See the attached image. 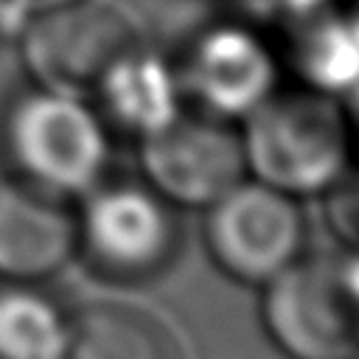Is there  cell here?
<instances>
[{"label": "cell", "instance_id": "obj_1", "mask_svg": "<svg viewBox=\"0 0 359 359\" xmlns=\"http://www.w3.org/2000/svg\"><path fill=\"white\" fill-rule=\"evenodd\" d=\"M109 126L79 95L28 81L0 107L6 177L62 202H79L109 165Z\"/></svg>", "mask_w": 359, "mask_h": 359}, {"label": "cell", "instance_id": "obj_2", "mask_svg": "<svg viewBox=\"0 0 359 359\" xmlns=\"http://www.w3.org/2000/svg\"><path fill=\"white\" fill-rule=\"evenodd\" d=\"M247 177L292 196H325L351 168L353 123L337 95L275 90L241 123Z\"/></svg>", "mask_w": 359, "mask_h": 359}, {"label": "cell", "instance_id": "obj_3", "mask_svg": "<svg viewBox=\"0 0 359 359\" xmlns=\"http://www.w3.org/2000/svg\"><path fill=\"white\" fill-rule=\"evenodd\" d=\"M177 208L143 180H101L76 202V258L118 286L160 278L177 261Z\"/></svg>", "mask_w": 359, "mask_h": 359}, {"label": "cell", "instance_id": "obj_4", "mask_svg": "<svg viewBox=\"0 0 359 359\" xmlns=\"http://www.w3.org/2000/svg\"><path fill=\"white\" fill-rule=\"evenodd\" d=\"M261 323L286 359H359V286L348 258L303 252L261 286Z\"/></svg>", "mask_w": 359, "mask_h": 359}, {"label": "cell", "instance_id": "obj_5", "mask_svg": "<svg viewBox=\"0 0 359 359\" xmlns=\"http://www.w3.org/2000/svg\"><path fill=\"white\" fill-rule=\"evenodd\" d=\"M202 219V241L230 280L266 286L306 252V216L300 199H292L252 177H244Z\"/></svg>", "mask_w": 359, "mask_h": 359}, {"label": "cell", "instance_id": "obj_6", "mask_svg": "<svg viewBox=\"0 0 359 359\" xmlns=\"http://www.w3.org/2000/svg\"><path fill=\"white\" fill-rule=\"evenodd\" d=\"M137 42L135 22L101 0H76L34 14L17 34L20 56L34 84L87 101L104 70Z\"/></svg>", "mask_w": 359, "mask_h": 359}, {"label": "cell", "instance_id": "obj_7", "mask_svg": "<svg viewBox=\"0 0 359 359\" xmlns=\"http://www.w3.org/2000/svg\"><path fill=\"white\" fill-rule=\"evenodd\" d=\"M140 180L165 202L205 210L247 177L238 123L182 109L171 123L137 140Z\"/></svg>", "mask_w": 359, "mask_h": 359}, {"label": "cell", "instance_id": "obj_8", "mask_svg": "<svg viewBox=\"0 0 359 359\" xmlns=\"http://www.w3.org/2000/svg\"><path fill=\"white\" fill-rule=\"evenodd\" d=\"M182 98L205 115L241 123L280 81L269 45L244 22H213L202 28L174 62Z\"/></svg>", "mask_w": 359, "mask_h": 359}, {"label": "cell", "instance_id": "obj_9", "mask_svg": "<svg viewBox=\"0 0 359 359\" xmlns=\"http://www.w3.org/2000/svg\"><path fill=\"white\" fill-rule=\"evenodd\" d=\"M76 258V205L0 182V280L42 283Z\"/></svg>", "mask_w": 359, "mask_h": 359}, {"label": "cell", "instance_id": "obj_10", "mask_svg": "<svg viewBox=\"0 0 359 359\" xmlns=\"http://www.w3.org/2000/svg\"><path fill=\"white\" fill-rule=\"evenodd\" d=\"M90 104L98 109L109 132L118 129L135 140L163 129L185 109L174 62L149 50L143 42L123 50L104 70Z\"/></svg>", "mask_w": 359, "mask_h": 359}, {"label": "cell", "instance_id": "obj_11", "mask_svg": "<svg viewBox=\"0 0 359 359\" xmlns=\"http://www.w3.org/2000/svg\"><path fill=\"white\" fill-rule=\"evenodd\" d=\"M59 359H185V353L160 314L123 300H93L70 311Z\"/></svg>", "mask_w": 359, "mask_h": 359}, {"label": "cell", "instance_id": "obj_12", "mask_svg": "<svg viewBox=\"0 0 359 359\" xmlns=\"http://www.w3.org/2000/svg\"><path fill=\"white\" fill-rule=\"evenodd\" d=\"M289 31V65L306 87L342 98L359 81V36L348 14L325 6Z\"/></svg>", "mask_w": 359, "mask_h": 359}, {"label": "cell", "instance_id": "obj_13", "mask_svg": "<svg viewBox=\"0 0 359 359\" xmlns=\"http://www.w3.org/2000/svg\"><path fill=\"white\" fill-rule=\"evenodd\" d=\"M67 320L42 283L0 280V359H59Z\"/></svg>", "mask_w": 359, "mask_h": 359}, {"label": "cell", "instance_id": "obj_14", "mask_svg": "<svg viewBox=\"0 0 359 359\" xmlns=\"http://www.w3.org/2000/svg\"><path fill=\"white\" fill-rule=\"evenodd\" d=\"M236 3L252 20L278 22V25H286V28L328 6V0H236Z\"/></svg>", "mask_w": 359, "mask_h": 359}, {"label": "cell", "instance_id": "obj_15", "mask_svg": "<svg viewBox=\"0 0 359 359\" xmlns=\"http://www.w3.org/2000/svg\"><path fill=\"white\" fill-rule=\"evenodd\" d=\"M70 3H76V0H0V6L14 14L11 28L17 34L34 14H42V11H50V8H59V6H70Z\"/></svg>", "mask_w": 359, "mask_h": 359}, {"label": "cell", "instance_id": "obj_16", "mask_svg": "<svg viewBox=\"0 0 359 359\" xmlns=\"http://www.w3.org/2000/svg\"><path fill=\"white\" fill-rule=\"evenodd\" d=\"M342 107H345V112H348V118H351V123L353 126H359V81L342 95Z\"/></svg>", "mask_w": 359, "mask_h": 359}, {"label": "cell", "instance_id": "obj_17", "mask_svg": "<svg viewBox=\"0 0 359 359\" xmlns=\"http://www.w3.org/2000/svg\"><path fill=\"white\" fill-rule=\"evenodd\" d=\"M348 20H351V25H353V31H356V36H359V0H356L353 8L348 11Z\"/></svg>", "mask_w": 359, "mask_h": 359}]
</instances>
